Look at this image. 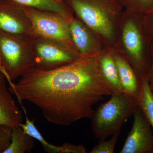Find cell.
<instances>
[{
    "label": "cell",
    "mask_w": 153,
    "mask_h": 153,
    "mask_svg": "<svg viewBox=\"0 0 153 153\" xmlns=\"http://www.w3.org/2000/svg\"><path fill=\"white\" fill-rule=\"evenodd\" d=\"M98 60L102 74L112 94L123 92L117 68L109 49H105L101 52L98 55Z\"/></svg>",
    "instance_id": "cell-14"
},
{
    "label": "cell",
    "mask_w": 153,
    "mask_h": 153,
    "mask_svg": "<svg viewBox=\"0 0 153 153\" xmlns=\"http://www.w3.org/2000/svg\"><path fill=\"white\" fill-rule=\"evenodd\" d=\"M69 30L73 44L81 56L98 55L107 49L98 36L76 17L70 21Z\"/></svg>",
    "instance_id": "cell-10"
},
{
    "label": "cell",
    "mask_w": 153,
    "mask_h": 153,
    "mask_svg": "<svg viewBox=\"0 0 153 153\" xmlns=\"http://www.w3.org/2000/svg\"><path fill=\"white\" fill-rule=\"evenodd\" d=\"M143 25L145 35L152 41L153 40V12L143 15Z\"/></svg>",
    "instance_id": "cell-21"
},
{
    "label": "cell",
    "mask_w": 153,
    "mask_h": 153,
    "mask_svg": "<svg viewBox=\"0 0 153 153\" xmlns=\"http://www.w3.org/2000/svg\"><path fill=\"white\" fill-rule=\"evenodd\" d=\"M137 106L150 124L153 130V94L148 80L141 82V88L137 99Z\"/></svg>",
    "instance_id": "cell-17"
},
{
    "label": "cell",
    "mask_w": 153,
    "mask_h": 153,
    "mask_svg": "<svg viewBox=\"0 0 153 153\" xmlns=\"http://www.w3.org/2000/svg\"><path fill=\"white\" fill-rule=\"evenodd\" d=\"M24 8L32 23L36 37L57 41L79 54L71 40L69 24L72 19L37 9L25 7Z\"/></svg>",
    "instance_id": "cell-6"
},
{
    "label": "cell",
    "mask_w": 153,
    "mask_h": 153,
    "mask_svg": "<svg viewBox=\"0 0 153 153\" xmlns=\"http://www.w3.org/2000/svg\"><path fill=\"white\" fill-rule=\"evenodd\" d=\"M35 68L51 70L74 62L81 55L57 41L36 37L33 42Z\"/></svg>",
    "instance_id": "cell-7"
},
{
    "label": "cell",
    "mask_w": 153,
    "mask_h": 153,
    "mask_svg": "<svg viewBox=\"0 0 153 153\" xmlns=\"http://www.w3.org/2000/svg\"><path fill=\"white\" fill-rule=\"evenodd\" d=\"M0 31L27 38L36 36L24 7L0 0Z\"/></svg>",
    "instance_id": "cell-8"
},
{
    "label": "cell",
    "mask_w": 153,
    "mask_h": 153,
    "mask_svg": "<svg viewBox=\"0 0 153 153\" xmlns=\"http://www.w3.org/2000/svg\"><path fill=\"white\" fill-rule=\"evenodd\" d=\"M111 96L108 101L94 110L90 118L92 131L99 140L106 139L120 132L123 125L137 107V100L123 92Z\"/></svg>",
    "instance_id": "cell-4"
},
{
    "label": "cell",
    "mask_w": 153,
    "mask_h": 153,
    "mask_svg": "<svg viewBox=\"0 0 153 153\" xmlns=\"http://www.w3.org/2000/svg\"><path fill=\"white\" fill-rule=\"evenodd\" d=\"M13 128L9 126L0 125V153H4L10 144Z\"/></svg>",
    "instance_id": "cell-20"
},
{
    "label": "cell",
    "mask_w": 153,
    "mask_h": 153,
    "mask_svg": "<svg viewBox=\"0 0 153 153\" xmlns=\"http://www.w3.org/2000/svg\"><path fill=\"white\" fill-rule=\"evenodd\" d=\"M25 7L36 9L61 15L67 19L74 18V13L65 0H3Z\"/></svg>",
    "instance_id": "cell-13"
},
{
    "label": "cell",
    "mask_w": 153,
    "mask_h": 153,
    "mask_svg": "<svg viewBox=\"0 0 153 153\" xmlns=\"http://www.w3.org/2000/svg\"><path fill=\"white\" fill-rule=\"evenodd\" d=\"M98 55L81 56L53 70L32 68L17 83L7 78L8 89L18 101L29 102L40 108L50 123L68 126L90 119L94 105L112 94L100 71Z\"/></svg>",
    "instance_id": "cell-1"
},
{
    "label": "cell",
    "mask_w": 153,
    "mask_h": 153,
    "mask_svg": "<svg viewBox=\"0 0 153 153\" xmlns=\"http://www.w3.org/2000/svg\"><path fill=\"white\" fill-rule=\"evenodd\" d=\"M34 140L21 126L14 128L12 130L10 144L4 153L30 152L35 145Z\"/></svg>",
    "instance_id": "cell-15"
},
{
    "label": "cell",
    "mask_w": 153,
    "mask_h": 153,
    "mask_svg": "<svg viewBox=\"0 0 153 153\" xmlns=\"http://www.w3.org/2000/svg\"><path fill=\"white\" fill-rule=\"evenodd\" d=\"M109 49L117 68L123 93L137 100L141 91V82L125 58L115 49Z\"/></svg>",
    "instance_id": "cell-11"
},
{
    "label": "cell",
    "mask_w": 153,
    "mask_h": 153,
    "mask_svg": "<svg viewBox=\"0 0 153 153\" xmlns=\"http://www.w3.org/2000/svg\"><path fill=\"white\" fill-rule=\"evenodd\" d=\"M143 16L124 10L119 39L115 48L130 64L141 82L149 80L152 64L151 41L144 32Z\"/></svg>",
    "instance_id": "cell-3"
},
{
    "label": "cell",
    "mask_w": 153,
    "mask_h": 153,
    "mask_svg": "<svg viewBox=\"0 0 153 153\" xmlns=\"http://www.w3.org/2000/svg\"><path fill=\"white\" fill-rule=\"evenodd\" d=\"M152 93H153V90L152 91Z\"/></svg>",
    "instance_id": "cell-25"
},
{
    "label": "cell",
    "mask_w": 153,
    "mask_h": 153,
    "mask_svg": "<svg viewBox=\"0 0 153 153\" xmlns=\"http://www.w3.org/2000/svg\"><path fill=\"white\" fill-rule=\"evenodd\" d=\"M6 80L5 76L2 71V66L0 62V86L6 85Z\"/></svg>",
    "instance_id": "cell-24"
},
{
    "label": "cell",
    "mask_w": 153,
    "mask_h": 153,
    "mask_svg": "<svg viewBox=\"0 0 153 153\" xmlns=\"http://www.w3.org/2000/svg\"><path fill=\"white\" fill-rule=\"evenodd\" d=\"M150 51L152 57V64L149 73L148 79L150 87L152 91L153 90V40L151 41Z\"/></svg>",
    "instance_id": "cell-23"
},
{
    "label": "cell",
    "mask_w": 153,
    "mask_h": 153,
    "mask_svg": "<svg viewBox=\"0 0 153 153\" xmlns=\"http://www.w3.org/2000/svg\"><path fill=\"white\" fill-rule=\"evenodd\" d=\"M124 10L145 15L153 12V0H118Z\"/></svg>",
    "instance_id": "cell-18"
},
{
    "label": "cell",
    "mask_w": 153,
    "mask_h": 153,
    "mask_svg": "<svg viewBox=\"0 0 153 153\" xmlns=\"http://www.w3.org/2000/svg\"><path fill=\"white\" fill-rule=\"evenodd\" d=\"M35 38L13 36L0 31V62L6 78L13 81L35 68Z\"/></svg>",
    "instance_id": "cell-5"
},
{
    "label": "cell",
    "mask_w": 153,
    "mask_h": 153,
    "mask_svg": "<svg viewBox=\"0 0 153 153\" xmlns=\"http://www.w3.org/2000/svg\"><path fill=\"white\" fill-rule=\"evenodd\" d=\"M63 153H86L87 150L81 145H75L69 143H65L62 146Z\"/></svg>",
    "instance_id": "cell-22"
},
{
    "label": "cell",
    "mask_w": 153,
    "mask_h": 153,
    "mask_svg": "<svg viewBox=\"0 0 153 153\" xmlns=\"http://www.w3.org/2000/svg\"><path fill=\"white\" fill-rule=\"evenodd\" d=\"M120 132L111 136L109 140H99L97 144L95 145L89 153H114V148L117 143L118 138L119 136Z\"/></svg>",
    "instance_id": "cell-19"
},
{
    "label": "cell",
    "mask_w": 153,
    "mask_h": 153,
    "mask_svg": "<svg viewBox=\"0 0 153 153\" xmlns=\"http://www.w3.org/2000/svg\"><path fill=\"white\" fill-rule=\"evenodd\" d=\"M20 105L24 111L25 120H26L25 123H22L20 125V126L23 128L24 131L31 137H33L35 139L38 140L43 146L44 150L47 152L63 153V149L62 146H59L51 144L44 138V137L35 126V119H33L32 120H30L28 116L27 111L26 110L24 105L22 104V102L20 103Z\"/></svg>",
    "instance_id": "cell-16"
},
{
    "label": "cell",
    "mask_w": 153,
    "mask_h": 153,
    "mask_svg": "<svg viewBox=\"0 0 153 153\" xmlns=\"http://www.w3.org/2000/svg\"><path fill=\"white\" fill-rule=\"evenodd\" d=\"M75 17L98 36L106 49L119 39L124 9L118 0H65Z\"/></svg>",
    "instance_id": "cell-2"
},
{
    "label": "cell",
    "mask_w": 153,
    "mask_h": 153,
    "mask_svg": "<svg viewBox=\"0 0 153 153\" xmlns=\"http://www.w3.org/2000/svg\"><path fill=\"white\" fill-rule=\"evenodd\" d=\"M131 130L120 153H153V130L138 107L134 114Z\"/></svg>",
    "instance_id": "cell-9"
},
{
    "label": "cell",
    "mask_w": 153,
    "mask_h": 153,
    "mask_svg": "<svg viewBox=\"0 0 153 153\" xmlns=\"http://www.w3.org/2000/svg\"><path fill=\"white\" fill-rule=\"evenodd\" d=\"M22 112L17 106L6 85L0 86V125L12 128L23 123Z\"/></svg>",
    "instance_id": "cell-12"
}]
</instances>
